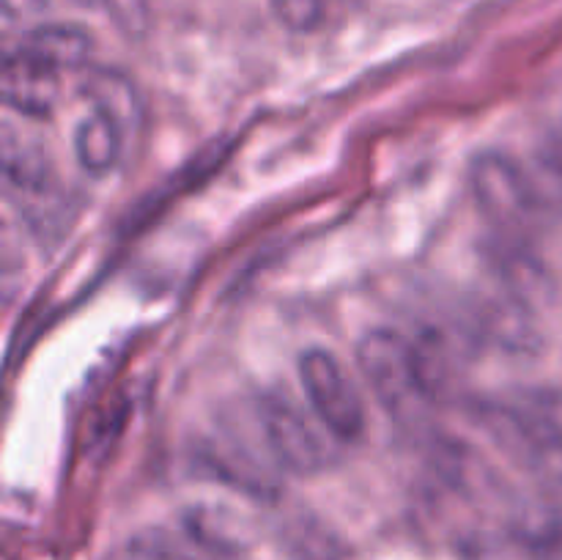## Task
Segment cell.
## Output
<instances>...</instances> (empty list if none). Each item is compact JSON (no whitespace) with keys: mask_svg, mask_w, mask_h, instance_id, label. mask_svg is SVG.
<instances>
[{"mask_svg":"<svg viewBox=\"0 0 562 560\" xmlns=\"http://www.w3.org/2000/svg\"><path fill=\"white\" fill-rule=\"evenodd\" d=\"M60 77L42 60L11 49L3 60V102L25 119H44L60 97Z\"/></svg>","mask_w":562,"mask_h":560,"instance_id":"8992f818","label":"cell"},{"mask_svg":"<svg viewBox=\"0 0 562 560\" xmlns=\"http://www.w3.org/2000/svg\"><path fill=\"white\" fill-rule=\"evenodd\" d=\"M307 406L344 445L366 434V401L349 368L327 349H311L300 360Z\"/></svg>","mask_w":562,"mask_h":560,"instance_id":"5b68a950","label":"cell"},{"mask_svg":"<svg viewBox=\"0 0 562 560\" xmlns=\"http://www.w3.org/2000/svg\"><path fill=\"white\" fill-rule=\"evenodd\" d=\"M3 3H5V16L14 20V16H25L42 9L44 0H3Z\"/></svg>","mask_w":562,"mask_h":560,"instance_id":"7c38bea8","label":"cell"},{"mask_svg":"<svg viewBox=\"0 0 562 560\" xmlns=\"http://www.w3.org/2000/svg\"><path fill=\"white\" fill-rule=\"evenodd\" d=\"M77 3H97V0H77Z\"/></svg>","mask_w":562,"mask_h":560,"instance_id":"4fadbf2b","label":"cell"},{"mask_svg":"<svg viewBox=\"0 0 562 560\" xmlns=\"http://www.w3.org/2000/svg\"><path fill=\"white\" fill-rule=\"evenodd\" d=\"M14 49L42 60L49 69L64 75V71L86 69L88 58H91L93 38L91 33L77 25H38L22 33Z\"/></svg>","mask_w":562,"mask_h":560,"instance_id":"ba28073f","label":"cell"},{"mask_svg":"<svg viewBox=\"0 0 562 560\" xmlns=\"http://www.w3.org/2000/svg\"><path fill=\"white\" fill-rule=\"evenodd\" d=\"M108 3L113 5L115 16H119V20L130 27L135 25L143 14H146V9H143V5H146V0H108Z\"/></svg>","mask_w":562,"mask_h":560,"instance_id":"8fae6325","label":"cell"},{"mask_svg":"<svg viewBox=\"0 0 562 560\" xmlns=\"http://www.w3.org/2000/svg\"><path fill=\"white\" fill-rule=\"evenodd\" d=\"M252 417L267 443L274 464L296 475H313L338 461L340 445L311 406L296 404L291 395L267 390L258 395Z\"/></svg>","mask_w":562,"mask_h":560,"instance_id":"277c9868","label":"cell"},{"mask_svg":"<svg viewBox=\"0 0 562 560\" xmlns=\"http://www.w3.org/2000/svg\"><path fill=\"white\" fill-rule=\"evenodd\" d=\"M486 426L508 453L549 478H562V388L530 384L486 406Z\"/></svg>","mask_w":562,"mask_h":560,"instance_id":"6da1fadb","label":"cell"},{"mask_svg":"<svg viewBox=\"0 0 562 560\" xmlns=\"http://www.w3.org/2000/svg\"><path fill=\"white\" fill-rule=\"evenodd\" d=\"M130 152V141L121 135L119 126L102 115L99 110H91L86 119L77 124L75 132V157L80 168L91 176H104L121 165V159Z\"/></svg>","mask_w":562,"mask_h":560,"instance_id":"9c48e42d","label":"cell"},{"mask_svg":"<svg viewBox=\"0 0 562 560\" xmlns=\"http://www.w3.org/2000/svg\"><path fill=\"white\" fill-rule=\"evenodd\" d=\"M357 368L393 417H417L437 395L428 362L420 346L398 329L376 327L357 344Z\"/></svg>","mask_w":562,"mask_h":560,"instance_id":"7a4b0ae2","label":"cell"},{"mask_svg":"<svg viewBox=\"0 0 562 560\" xmlns=\"http://www.w3.org/2000/svg\"><path fill=\"white\" fill-rule=\"evenodd\" d=\"M80 91L91 102V110L108 115L132 146L137 132L143 130V115H146L135 82L115 69H88Z\"/></svg>","mask_w":562,"mask_h":560,"instance_id":"52a82bcc","label":"cell"},{"mask_svg":"<svg viewBox=\"0 0 562 560\" xmlns=\"http://www.w3.org/2000/svg\"><path fill=\"white\" fill-rule=\"evenodd\" d=\"M470 187L477 209L503 242L527 245L543 225L547 206L541 190L510 154H477L470 168Z\"/></svg>","mask_w":562,"mask_h":560,"instance_id":"3957f363","label":"cell"},{"mask_svg":"<svg viewBox=\"0 0 562 560\" xmlns=\"http://www.w3.org/2000/svg\"><path fill=\"white\" fill-rule=\"evenodd\" d=\"M269 5L280 25L294 33H311L322 27L329 11V0H269Z\"/></svg>","mask_w":562,"mask_h":560,"instance_id":"30bf717a","label":"cell"}]
</instances>
